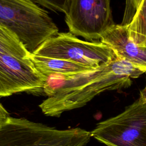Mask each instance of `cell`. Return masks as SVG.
<instances>
[{
    "label": "cell",
    "mask_w": 146,
    "mask_h": 146,
    "mask_svg": "<svg viewBox=\"0 0 146 146\" xmlns=\"http://www.w3.org/2000/svg\"><path fill=\"white\" fill-rule=\"evenodd\" d=\"M143 74L131 63L116 57L86 72L48 75L45 76L42 88L48 98L39 107L44 115L58 117L66 111L84 106L104 91L129 87L131 78Z\"/></svg>",
    "instance_id": "1"
},
{
    "label": "cell",
    "mask_w": 146,
    "mask_h": 146,
    "mask_svg": "<svg viewBox=\"0 0 146 146\" xmlns=\"http://www.w3.org/2000/svg\"><path fill=\"white\" fill-rule=\"evenodd\" d=\"M0 25L13 31L31 54L59 33L48 13L32 0H0Z\"/></svg>",
    "instance_id": "2"
},
{
    "label": "cell",
    "mask_w": 146,
    "mask_h": 146,
    "mask_svg": "<svg viewBox=\"0 0 146 146\" xmlns=\"http://www.w3.org/2000/svg\"><path fill=\"white\" fill-rule=\"evenodd\" d=\"M91 132L58 129L27 119L9 116L0 125V146H84Z\"/></svg>",
    "instance_id": "3"
},
{
    "label": "cell",
    "mask_w": 146,
    "mask_h": 146,
    "mask_svg": "<svg viewBox=\"0 0 146 146\" xmlns=\"http://www.w3.org/2000/svg\"><path fill=\"white\" fill-rule=\"evenodd\" d=\"M33 54L71 60L92 68L116 58L113 50L102 41L83 40L70 32L51 36Z\"/></svg>",
    "instance_id": "4"
},
{
    "label": "cell",
    "mask_w": 146,
    "mask_h": 146,
    "mask_svg": "<svg viewBox=\"0 0 146 146\" xmlns=\"http://www.w3.org/2000/svg\"><path fill=\"white\" fill-rule=\"evenodd\" d=\"M91 135L107 146H146V103L139 97L121 113L99 123Z\"/></svg>",
    "instance_id": "5"
},
{
    "label": "cell",
    "mask_w": 146,
    "mask_h": 146,
    "mask_svg": "<svg viewBox=\"0 0 146 146\" xmlns=\"http://www.w3.org/2000/svg\"><path fill=\"white\" fill-rule=\"evenodd\" d=\"M65 15L69 32L90 41L100 39L114 25L110 0H70Z\"/></svg>",
    "instance_id": "6"
},
{
    "label": "cell",
    "mask_w": 146,
    "mask_h": 146,
    "mask_svg": "<svg viewBox=\"0 0 146 146\" xmlns=\"http://www.w3.org/2000/svg\"><path fill=\"white\" fill-rule=\"evenodd\" d=\"M45 81L30 58L0 53V96L42 89Z\"/></svg>",
    "instance_id": "7"
},
{
    "label": "cell",
    "mask_w": 146,
    "mask_h": 146,
    "mask_svg": "<svg viewBox=\"0 0 146 146\" xmlns=\"http://www.w3.org/2000/svg\"><path fill=\"white\" fill-rule=\"evenodd\" d=\"M111 48L116 56L146 73V47L135 43L129 37L126 26L113 25L100 39Z\"/></svg>",
    "instance_id": "8"
},
{
    "label": "cell",
    "mask_w": 146,
    "mask_h": 146,
    "mask_svg": "<svg viewBox=\"0 0 146 146\" xmlns=\"http://www.w3.org/2000/svg\"><path fill=\"white\" fill-rule=\"evenodd\" d=\"M29 58L35 68L44 76L51 74L80 73L95 69L71 60L38 56L33 54H31Z\"/></svg>",
    "instance_id": "9"
},
{
    "label": "cell",
    "mask_w": 146,
    "mask_h": 146,
    "mask_svg": "<svg viewBox=\"0 0 146 146\" xmlns=\"http://www.w3.org/2000/svg\"><path fill=\"white\" fill-rule=\"evenodd\" d=\"M0 53L21 59L29 58L31 55L18 37L13 31L1 25Z\"/></svg>",
    "instance_id": "10"
},
{
    "label": "cell",
    "mask_w": 146,
    "mask_h": 146,
    "mask_svg": "<svg viewBox=\"0 0 146 146\" xmlns=\"http://www.w3.org/2000/svg\"><path fill=\"white\" fill-rule=\"evenodd\" d=\"M40 5L54 11L66 13L70 0H35Z\"/></svg>",
    "instance_id": "11"
},
{
    "label": "cell",
    "mask_w": 146,
    "mask_h": 146,
    "mask_svg": "<svg viewBox=\"0 0 146 146\" xmlns=\"http://www.w3.org/2000/svg\"><path fill=\"white\" fill-rule=\"evenodd\" d=\"M142 0H126L124 18L121 25L127 26L131 22Z\"/></svg>",
    "instance_id": "12"
},
{
    "label": "cell",
    "mask_w": 146,
    "mask_h": 146,
    "mask_svg": "<svg viewBox=\"0 0 146 146\" xmlns=\"http://www.w3.org/2000/svg\"><path fill=\"white\" fill-rule=\"evenodd\" d=\"M9 117V113L0 102V125Z\"/></svg>",
    "instance_id": "13"
},
{
    "label": "cell",
    "mask_w": 146,
    "mask_h": 146,
    "mask_svg": "<svg viewBox=\"0 0 146 146\" xmlns=\"http://www.w3.org/2000/svg\"><path fill=\"white\" fill-rule=\"evenodd\" d=\"M140 98L146 103V84L144 88L140 91Z\"/></svg>",
    "instance_id": "14"
}]
</instances>
